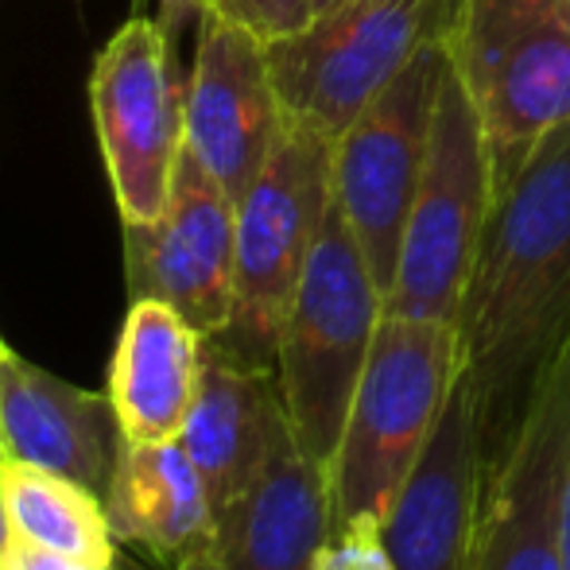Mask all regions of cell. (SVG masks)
<instances>
[{"instance_id": "obj_1", "label": "cell", "mask_w": 570, "mask_h": 570, "mask_svg": "<svg viewBox=\"0 0 570 570\" xmlns=\"http://www.w3.org/2000/svg\"><path fill=\"white\" fill-rule=\"evenodd\" d=\"M458 334L493 454L570 334V125L551 132L517 179L497 190L465 279Z\"/></svg>"}, {"instance_id": "obj_2", "label": "cell", "mask_w": 570, "mask_h": 570, "mask_svg": "<svg viewBox=\"0 0 570 570\" xmlns=\"http://www.w3.org/2000/svg\"><path fill=\"white\" fill-rule=\"evenodd\" d=\"M465 373L458 323L384 311L331 462L334 528L384 520Z\"/></svg>"}, {"instance_id": "obj_3", "label": "cell", "mask_w": 570, "mask_h": 570, "mask_svg": "<svg viewBox=\"0 0 570 570\" xmlns=\"http://www.w3.org/2000/svg\"><path fill=\"white\" fill-rule=\"evenodd\" d=\"M381 318L384 287L342 210L331 206L276 342V381L287 420L303 451L326 470L338 454Z\"/></svg>"}, {"instance_id": "obj_4", "label": "cell", "mask_w": 570, "mask_h": 570, "mask_svg": "<svg viewBox=\"0 0 570 570\" xmlns=\"http://www.w3.org/2000/svg\"><path fill=\"white\" fill-rule=\"evenodd\" d=\"M446 51L504 190L570 125V0H465Z\"/></svg>"}, {"instance_id": "obj_5", "label": "cell", "mask_w": 570, "mask_h": 570, "mask_svg": "<svg viewBox=\"0 0 570 570\" xmlns=\"http://www.w3.org/2000/svg\"><path fill=\"white\" fill-rule=\"evenodd\" d=\"M465 0H338L268 59L287 117L338 136L428 47L451 43Z\"/></svg>"}, {"instance_id": "obj_6", "label": "cell", "mask_w": 570, "mask_h": 570, "mask_svg": "<svg viewBox=\"0 0 570 570\" xmlns=\"http://www.w3.org/2000/svg\"><path fill=\"white\" fill-rule=\"evenodd\" d=\"M493 164L478 109L454 67L431 117L428 159L400 237L384 311L400 318L458 323L465 279L493 210Z\"/></svg>"}, {"instance_id": "obj_7", "label": "cell", "mask_w": 570, "mask_h": 570, "mask_svg": "<svg viewBox=\"0 0 570 570\" xmlns=\"http://www.w3.org/2000/svg\"><path fill=\"white\" fill-rule=\"evenodd\" d=\"M334 206V136L292 120L237 198V303L218 334L240 357L276 368V342L292 295Z\"/></svg>"}, {"instance_id": "obj_8", "label": "cell", "mask_w": 570, "mask_h": 570, "mask_svg": "<svg viewBox=\"0 0 570 570\" xmlns=\"http://www.w3.org/2000/svg\"><path fill=\"white\" fill-rule=\"evenodd\" d=\"M451 75L446 43L428 47L334 136V206L389 299L400 237L428 159L431 117Z\"/></svg>"}, {"instance_id": "obj_9", "label": "cell", "mask_w": 570, "mask_h": 570, "mask_svg": "<svg viewBox=\"0 0 570 570\" xmlns=\"http://www.w3.org/2000/svg\"><path fill=\"white\" fill-rule=\"evenodd\" d=\"M187 82L175 75L164 23L132 16L94 62L90 106L106 156L109 187L125 226H148L171 198L175 167L187 148Z\"/></svg>"}, {"instance_id": "obj_10", "label": "cell", "mask_w": 570, "mask_h": 570, "mask_svg": "<svg viewBox=\"0 0 570 570\" xmlns=\"http://www.w3.org/2000/svg\"><path fill=\"white\" fill-rule=\"evenodd\" d=\"M570 435V334L535 376L509 435L489 454L481 520L465 570H567L559 473Z\"/></svg>"}, {"instance_id": "obj_11", "label": "cell", "mask_w": 570, "mask_h": 570, "mask_svg": "<svg viewBox=\"0 0 570 570\" xmlns=\"http://www.w3.org/2000/svg\"><path fill=\"white\" fill-rule=\"evenodd\" d=\"M128 299L175 307L203 338H218L237 303V203L187 148L171 198L148 226H125Z\"/></svg>"}, {"instance_id": "obj_12", "label": "cell", "mask_w": 570, "mask_h": 570, "mask_svg": "<svg viewBox=\"0 0 570 570\" xmlns=\"http://www.w3.org/2000/svg\"><path fill=\"white\" fill-rule=\"evenodd\" d=\"M187 151L237 203L284 140L287 117L272 78L268 39L206 8L183 98Z\"/></svg>"}, {"instance_id": "obj_13", "label": "cell", "mask_w": 570, "mask_h": 570, "mask_svg": "<svg viewBox=\"0 0 570 570\" xmlns=\"http://www.w3.org/2000/svg\"><path fill=\"white\" fill-rule=\"evenodd\" d=\"M489 473L485 407L470 376L454 384L451 404L428 451L400 485L381 520L392 570H465L481 520Z\"/></svg>"}, {"instance_id": "obj_14", "label": "cell", "mask_w": 570, "mask_h": 570, "mask_svg": "<svg viewBox=\"0 0 570 570\" xmlns=\"http://www.w3.org/2000/svg\"><path fill=\"white\" fill-rule=\"evenodd\" d=\"M120 451L125 431L109 392L78 389L0 338V454L106 497Z\"/></svg>"}, {"instance_id": "obj_15", "label": "cell", "mask_w": 570, "mask_h": 570, "mask_svg": "<svg viewBox=\"0 0 570 570\" xmlns=\"http://www.w3.org/2000/svg\"><path fill=\"white\" fill-rule=\"evenodd\" d=\"M334 532L331 470L279 428L245 493L214 520L210 556L222 570H315Z\"/></svg>"}, {"instance_id": "obj_16", "label": "cell", "mask_w": 570, "mask_h": 570, "mask_svg": "<svg viewBox=\"0 0 570 570\" xmlns=\"http://www.w3.org/2000/svg\"><path fill=\"white\" fill-rule=\"evenodd\" d=\"M284 423L276 368L240 357L222 338H203V373L179 443L210 489L214 520L245 493Z\"/></svg>"}, {"instance_id": "obj_17", "label": "cell", "mask_w": 570, "mask_h": 570, "mask_svg": "<svg viewBox=\"0 0 570 570\" xmlns=\"http://www.w3.org/2000/svg\"><path fill=\"white\" fill-rule=\"evenodd\" d=\"M203 373V334L159 299L128 303L109 361V400L125 443H167L183 435Z\"/></svg>"}, {"instance_id": "obj_18", "label": "cell", "mask_w": 570, "mask_h": 570, "mask_svg": "<svg viewBox=\"0 0 570 570\" xmlns=\"http://www.w3.org/2000/svg\"><path fill=\"white\" fill-rule=\"evenodd\" d=\"M106 509L117 540L151 551L164 567L183 563L214 543L210 489L179 439L125 443Z\"/></svg>"}, {"instance_id": "obj_19", "label": "cell", "mask_w": 570, "mask_h": 570, "mask_svg": "<svg viewBox=\"0 0 570 570\" xmlns=\"http://www.w3.org/2000/svg\"><path fill=\"white\" fill-rule=\"evenodd\" d=\"M0 470H4V501L16 540L94 570H114L117 535L106 497L62 473L39 470L16 458H4Z\"/></svg>"}, {"instance_id": "obj_20", "label": "cell", "mask_w": 570, "mask_h": 570, "mask_svg": "<svg viewBox=\"0 0 570 570\" xmlns=\"http://www.w3.org/2000/svg\"><path fill=\"white\" fill-rule=\"evenodd\" d=\"M315 570H392L381 520L361 517V520H350V524L334 528Z\"/></svg>"}, {"instance_id": "obj_21", "label": "cell", "mask_w": 570, "mask_h": 570, "mask_svg": "<svg viewBox=\"0 0 570 570\" xmlns=\"http://www.w3.org/2000/svg\"><path fill=\"white\" fill-rule=\"evenodd\" d=\"M206 8H218L222 16L253 28L261 39H284L295 36L299 28L311 23L307 0H210Z\"/></svg>"}, {"instance_id": "obj_22", "label": "cell", "mask_w": 570, "mask_h": 570, "mask_svg": "<svg viewBox=\"0 0 570 570\" xmlns=\"http://www.w3.org/2000/svg\"><path fill=\"white\" fill-rule=\"evenodd\" d=\"M206 4H210V0H159L156 20L164 23L171 47H179L183 36H198V23H203V16H206Z\"/></svg>"}, {"instance_id": "obj_23", "label": "cell", "mask_w": 570, "mask_h": 570, "mask_svg": "<svg viewBox=\"0 0 570 570\" xmlns=\"http://www.w3.org/2000/svg\"><path fill=\"white\" fill-rule=\"evenodd\" d=\"M4 563H8V570H94V567L75 563V559H62V556H55V551H43V548H36V543H23V540L12 543Z\"/></svg>"}, {"instance_id": "obj_24", "label": "cell", "mask_w": 570, "mask_h": 570, "mask_svg": "<svg viewBox=\"0 0 570 570\" xmlns=\"http://www.w3.org/2000/svg\"><path fill=\"white\" fill-rule=\"evenodd\" d=\"M559 548H563V567L570 570V435H567L563 473H559Z\"/></svg>"}, {"instance_id": "obj_25", "label": "cell", "mask_w": 570, "mask_h": 570, "mask_svg": "<svg viewBox=\"0 0 570 570\" xmlns=\"http://www.w3.org/2000/svg\"><path fill=\"white\" fill-rule=\"evenodd\" d=\"M0 462H4V454H0ZM16 543V532H12V517H8V501H4V470H0V559L12 551Z\"/></svg>"}, {"instance_id": "obj_26", "label": "cell", "mask_w": 570, "mask_h": 570, "mask_svg": "<svg viewBox=\"0 0 570 570\" xmlns=\"http://www.w3.org/2000/svg\"><path fill=\"white\" fill-rule=\"evenodd\" d=\"M167 570H222V567H218V563H214L210 548H206V551H198V556L183 559V563H175V567H167Z\"/></svg>"}, {"instance_id": "obj_27", "label": "cell", "mask_w": 570, "mask_h": 570, "mask_svg": "<svg viewBox=\"0 0 570 570\" xmlns=\"http://www.w3.org/2000/svg\"><path fill=\"white\" fill-rule=\"evenodd\" d=\"M338 0H307V8H311V20H315L318 12H326V8H334Z\"/></svg>"}, {"instance_id": "obj_28", "label": "cell", "mask_w": 570, "mask_h": 570, "mask_svg": "<svg viewBox=\"0 0 570 570\" xmlns=\"http://www.w3.org/2000/svg\"><path fill=\"white\" fill-rule=\"evenodd\" d=\"M0 570H8V563H4V559H0Z\"/></svg>"}]
</instances>
